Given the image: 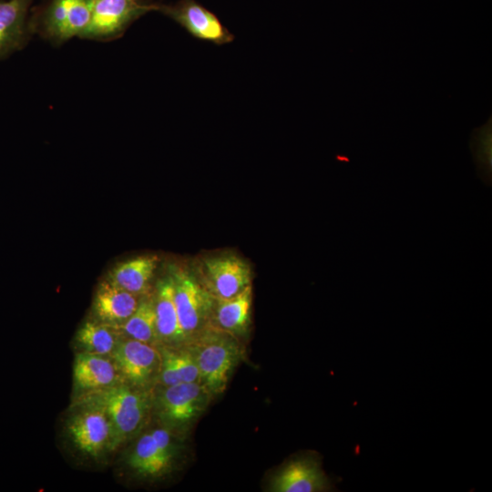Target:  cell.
Here are the masks:
<instances>
[{
  "label": "cell",
  "mask_w": 492,
  "mask_h": 492,
  "mask_svg": "<svg viewBox=\"0 0 492 492\" xmlns=\"http://www.w3.org/2000/svg\"><path fill=\"white\" fill-rule=\"evenodd\" d=\"M149 403L142 389L118 383L85 392L77 405H93L103 410L110 425L108 449L113 450L140 428L149 410Z\"/></svg>",
  "instance_id": "6da1fadb"
},
{
  "label": "cell",
  "mask_w": 492,
  "mask_h": 492,
  "mask_svg": "<svg viewBox=\"0 0 492 492\" xmlns=\"http://www.w3.org/2000/svg\"><path fill=\"white\" fill-rule=\"evenodd\" d=\"M187 347L197 363L200 383L210 395L223 393L241 357L237 338L210 324Z\"/></svg>",
  "instance_id": "7a4b0ae2"
},
{
  "label": "cell",
  "mask_w": 492,
  "mask_h": 492,
  "mask_svg": "<svg viewBox=\"0 0 492 492\" xmlns=\"http://www.w3.org/2000/svg\"><path fill=\"white\" fill-rule=\"evenodd\" d=\"M169 270L179 323L188 343L210 324L215 299L192 265L173 264Z\"/></svg>",
  "instance_id": "3957f363"
},
{
  "label": "cell",
  "mask_w": 492,
  "mask_h": 492,
  "mask_svg": "<svg viewBox=\"0 0 492 492\" xmlns=\"http://www.w3.org/2000/svg\"><path fill=\"white\" fill-rule=\"evenodd\" d=\"M192 267L214 299L231 298L251 285L250 263L232 252L200 256Z\"/></svg>",
  "instance_id": "277c9868"
},
{
  "label": "cell",
  "mask_w": 492,
  "mask_h": 492,
  "mask_svg": "<svg viewBox=\"0 0 492 492\" xmlns=\"http://www.w3.org/2000/svg\"><path fill=\"white\" fill-rule=\"evenodd\" d=\"M158 9L159 5L142 0H94L89 24L80 38L119 37L139 17Z\"/></svg>",
  "instance_id": "5b68a950"
},
{
  "label": "cell",
  "mask_w": 492,
  "mask_h": 492,
  "mask_svg": "<svg viewBox=\"0 0 492 492\" xmlns=\"http://www.w3.org/2000/svg\"><path fill=\"white\" fill-rule=\"evenodd\" d=\"M94 0H46L39 15L42 32L55 42L81 37L91 17Z\"/></svg>",
  "instance_id": "8992f818"
},
{
  "label": "cell",
  "mask_w": 492,
  "mask_h": 492,
  "mask_svg": "<svg viewBox=\"0 0 492 492\" xmlns=\"http://www.w3.org/2000/svg\"><path fill=\"white\" fill-rule=\"evenodd\" d=\"M111 355L118 374L132 386L145 388L159 375L161 355L154 344L119 338Z\"/></svg>",
  "instance_id": "52a82bcc"
},
{
  "label": "cell",
  "mask_w": 492,
  "mask_h": 492,
  "mask_svg": "<svg viewBox=\"0 0 492 492\" xmlns=\"http://www.w3.org/2000/svg\"><path fill=\"white\" fill-rule=\"evenodd\" d=\"M209 397L200 382L166 386L158 398L159 415L171 426L187 425L200 415Z\"/></svg>",
  "instance_id": "ba28073f"
},
{
  "label": "cell",
  "mask_w": 492,
  "mask_h": 492,
  "mask_svg": "<svg viewBox=\"0 0 492 492\" xmlns=\"http://www.w3.org/2000/svg\"><path fill=\"white\" fill-rule=\"evenodd\" d=\"M158 11L198 39L215 45H225L234 39V36L213 13L194 0H181L173 5H159Z\"/></svg>",
  "instance_id": "9c48e42d"
},
{
  "label": "cell",
  "mask_w": 492,
  "mask_h": 492,
  "mask_svg": "<svg viewBox=\"0 0 492 492\" xmlns=\"http://www.w3.org/2000/svg\"><path fill=\"white\" fill-rule=\"evenodd\" d=\"M78 410L68 420L67 427L70 439L82 453L97 456L109 447L110 425L99 407L78 404Z\"/></svg>",
  "instance_id": "30bf717a"
},
{
  "label": "cell",
  "mask_w": 492,
  "mask_h": 492,
  "mask_svg": "<svg viewBox=\"0 0 492 492\" xmlns=\"http://www.w3.org/2000/svg\"><path fill=\"white\" fill-rule=\"evenodd\" d=\"M332 481L322 470L315 456H302L288 461L274 476L270 490L275 492L329 491Z\"/></svg>",
  "instance_id": "8fae6325"
},
{
  "label": "cell",
  "mask_w": 492,
  "mask_h": 492,
  "mask_svg": "<svg viewBox=\"0 0 492 492\" xmlns=\"http://www.w3.org/2000/svg\"><path fill=\"white\" fill-rule=\"evenodd\" d=\"M174 446L167 429L157 428L143 435L128 457L129 466L143 477H158L171 465Z\"/></svg>",
  "instance_id": "7c38bea8"
},
{
  "label": "cell",
  "mask_w": 492,
  "mask_h": 492,
  "mask_svg": "<svg viewBox=\"0 0 492 492\" xmlns=\"http://www.w3.org/2000/svg\"><path fill=\"white\" fill-rule=\"evenodd\" d=\"M140 298L107 279L98 284L94 296L96 320L118 329L136 311Z\"/></svg>",
  "instance_id": "4fadbf2b"
},
{
  "label": "cell",
  "mask_w": 492,
  "mask_h": 492,
  "mask_svg": "<svg viewBox=\"0 0 492 492\" xmlns=\"http://www.w3.org/2000/svg\"><path fill=\"white\" fill-rule=\"evenodd\" d=\"M252 286L228 299H215L210 325L235 337L245 334L251 324Z\"/></svg>",
  "instance_id": "5bb4252c"
},
{
  "label": "cell",
  "mask_w": 492,
  "mask_h": 492,
  "mask_svg": "<svg viewBox=\"0 0 492 492\" xmlns=\"http://www.w3.org/2000/svg\"><path fill=\"white\" fill-rule=\"evenodd\" d=\"M159 262L156 254H144L118 263L108 280L139 297L150 293V283Z\"/></svg>",
  "instance_id": "9a60e30c"
},
{
  "label": "cell",
  "mask_w": 492,
  "mask_h": 492,
  "mask_svg": "<svg viewBox=\"0 0 492 492\" xmlns=\"http://www.w3.org/2000/svg\"><path fill=\"white\" fill-rule=\"evenodd\" d=\"M119 375L114 362L104 355L82 352L73 365L75 386L84 392L118 384Z\"/></svg>",
  "instance_id": "2e32d148"
},
{
  "label": "cell",
  "mask_w": 492,
  "mask_h": 492,
  "mask_svg": "<svg viewBox=\"0 0 492 492\" xmlns=\"http://www.w3.org/2000/svg\"><path fill=\"white\" fill-rule=\"evenodd\" d=\"M153 298L159 340L171 344L186 343L175 305L169 273L158 282Z\"/></svg>",
  "instance_id": "e0dca14e"
},
{
  "label": "cell",
  "mask_w": 492,
  "mask_h": 492,
  "mask_svg": "<svg viewBox=\"0 0 492 492\" xmlns=\"http://www.w3.org/2000/svg\"><path fill=\"white\" fill-rule=\"evenodd\" d=\"M34 0H0V59L24 43L27 17Z\"/></svg>",
  "instance_id": "ac0fdd59"
},
{
  "label": "cell",
  "mask_w": 492,
  "mask_h": 492,
  "mask_svg": "<svg viewBox=\"0 0 492 492\" xmlns=\"http://www.w3.org/2000/svg\"><path fill=\"white\" fill-rule=\"evenodd\" d=\"M118 330L126 337L154 344L159 340L153 294L140 298L136 311Z\"/></svg>",
  "instance_id": "d6986e66"
},
{
  "label": "cell",
  "mask_w": 492,
  "mask_h": 492,
  "mask_svg": "<svg viewBox=\"0 0 492 492\" xmlns=\"http://www.w3.org/2000/svg\"><path fill=\"white\" fill-rule=\"evenodd\" d=\"M119 331L97 320L85 322L77 330L76 339L84 352L100 355L112 354L119 340Z\"/></svg>",
  "instance_id": "ffe728a7"
},
{
  "label": "cell",
  "mask_w": 492,
  "mask_h": 492,
  "mask_svg": "<svg viewBox=\"0 0 492 492\" xmlns=\"http://www.w3.org/2000/svg\"><path fill=\"white\" fill-rule=\"evenodd\" d=\"M470 149L477 166V177L492 186V134L490 123L473 132Z\"/></svg>",
  "instance_id": "44dd1931"
},
{
  "label": "cell",
  "mask_w": 492,
  "mask_h": 492,
  "mask_svg": "<svg viewBox=\"0 0 492 492\" xmlns=\"http://www.w3.org/2000/svg\"><path fill=\"white\" fill-rule=\"evenodd\" d=\"M171 349L174 365L181 383L200 382V372L190 349Z\"/></svg>",
  "instance_id": "7402d4cb"
}]
</instances>
